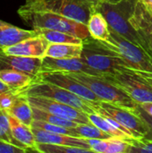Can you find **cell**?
<instances>
[{"instance_id":"5b68a950","label":"cell","mask_w":152,"mask_h":153,"mask_svg":"<svg viewBox=\"0 0 152 153\" xmlns=\"http://www.w3.org/2000/svg\"><path fill=\"white\" fill-rule=\"evenodd\" d=\"M67 74L86 85L101 101L108 102L131 110H134L138 106V104L123 90L108 81L102 75H94L85 73Z\"/></svg>"},{"instance_id":"1f68e13d","label":"cell","mask_w":152,"mask_h":153,"mask_svg":"<svg viewBox=\"0 0 152 153\" xmlns=\"http://www.w3.org/2000/svg\"><path fill=\"white\" fill-rule=\"evenodd\" d=\"M18 93L12 91L0 93V109L7 112L14 103Z\"/></svg>"},{"instance_id":"e575fe53","label":"cell","mask_w":152,"mask_h":153,"mask_svg":"<svg viewBox=\"0 0 152 153\" xmlns=\"http://www.w3.org/2000/svg\"><path fill=\"white\" fill-rule=\"evenodd\" d=\"M135 110L137 111V113L143 118V120L147 123V125L149 126V127L151 128V130L152 131V117L151 116H150L149 114H147L140 106H139V104H138V106H137V108H135Z\"/></svg>"},{"instance_id":"484cf974","label":"cell","mask_w":152,"mask_h":153,"mask_svg":"<svg viewBox=\"0 0 152 153\" xmlns=\"http://www.w3.org/2000/svg\"><path fill=\"white\" fill-rule=\"evenodd\" d=\"M75 132L78 135L84 139H101V140H108L112 138L110 135L103 132L98 126L93 124H78L74 128Z\"/></svg>"},{"instance_id":"9c48e42d","label":"cell","mask_w":152,"mask_h":153,"mask_svg":"<svg viewBox=\"0 0 152 153\" xmlns=\"http://www.w3.org/2000/svg\"><path fill=\"white\" fill-rule=\"evenodd\" d=\"M98 113L102 116H108L116 120L128 131H130L135 139L152 136L151 128L135 109L131 110L102 101L98 107Z\"/></svg>"},{"instance_id":"f546056e","label":"cell","mask_w":152,"mask_h":153,"mask_svg":"<svg viewBox=\"0 0 152 153\" xmlns=\"http://www.w3.org/2000/svg\"><path fill=\"white\" fill-rule=\"evenodd\" d=\"M128 153H152V136L133 139L130 142Z\"/></svg>"},{"instance_id":"e0dca14e","label":"cell","mask_w":152,"mask_h":153,"mask_svg":"<svg viewBox=\"0 0 152 153\" xmlns=\"http://www.w3.org/2000/svg\"><path fill=\"white\" fill-rule=\"evenodd\" d=\"M39 35L36 30H24L0 20V48L13 46L26 39Z\"/></svg>"},{"instance_id":"52a82bcc","label":"cell","mask_w":152,"mask_h":153,"mask_svg":"<svg viewBox=\"0 0 152 153\" xmlns=\"http://www.w3.org/2000/svg\"><path fill=\"white\" fill-rule=\"evenodd\" d=\"M100 0H37L26 6L51 11L87 25L91 14L96 11Z\"/></svg>"},{"instance_id":"44dd1931","label":"cell","mask_w":152,"mask_h":153,"mask_svg":"<svg viewBox=\"0 0 152 153\" xmlns=\"http://www.w3.org/2000/svg\"><path fill=\"white\" fill-rule=\"evenodd\" d=\"M7 113L11 114L22 123L29 126H31V124L34 120L32 106L29 102L26 96L19 93L14 103L13 104L12 108L7 111Z\"/></svg>"},{"instance_id":"cb8c5ba5","label":"cell","mask_w":152,"mask_h":153,"mask_svg":"<svg viewBox=\"0 0 152 153\" xmlns=\"http://www.w3.org/2000/svg\"><path fill=\"white\" fill-rule=\"evenodd\" d=\"M36 30L39 32V34L42 35L49 43H59V44H82L83 43V39L64 31L47 30V29H39Z\"/></svg>"},{"instance_id":"8fae6325","label":"cell","mask_w":152,"mask_h":153,"mask_svg":"<svg viewBox=\"0 0 152 153\" xmlns=\"http://www.w3.org/2000/svg\"><path fill=\"white\" fill-rule=\"evenodd\" d=\"M26 97L32 107L38 108L39 109L54 114L60 117L69 119L78 124L90 123L87 113L78 108H75L72 106L44 97H34V96H26Z\"/></svg>"},{"instance_id":"83f0119b","label":"cell","mask_w":152,"mask_h":153,"mask_svg":"<svg viewBox=\"0 0 152 153\" xmlns=\"http://www.w3.org/2000/svg\"><path fill=\"white\" fill-rule=\"evenodd\" d=\"M0 139L9 143H12L13 145H16L20 148H22L26 150L27 152H30L29 150L23 144H22L20 142H18L14 138L12 129H11L10 123H9L7 113L2 109H0Z\"/></svg>"},{"instance_id":"4dcf8cb0","label":"cell","mask_w":152,"mask_h":153,"mask_svg":"<svg viewBox=\"0 0 152 153\" xmlns=\"http://www.w3.org/2000/svg\"><path fill=\"white\" fill-rule=\"evenodd\" d=\"M130 142L120 138H110L106 153H128Z\"/></svg>"},{"instance_id":"f1b7e54d","label":"cell","mask_w":152,"mask_h":153,"mask_svg":"<svg viewBox=\"0 0 152 153\" xmlns=\"http://www.w3.org/2000/svg\"><path fill=\"white\" fill-rule=\"evenodd\" d=\"M31 127L39 128V129H41V130H44V131H47L49 133L62 134H67V135H73V136L80 137L73 128H67V127L53 125V124H50V123H47L45 121H41V120L34 119L32 124H31Z\"/></svg>"},{"instance_id":"277c9868","label":"cell","mask_w":152,"mask_h":153,"mask_svg":"<svg viewBox=\"0 0 152 153\" xmlns=\"http://www.w3.org/2000/svg\"><path fill=\"white\" fill-rule=\"evenodd\" d=\"M123 90L137 104L152 102V74L123 67L113 74L102 75Z\"/></svg>"},{"instance_id":"d4e9b609","label":"cell","mask_w":152,"mask_h":153,"mask_svg":"<svg viewBox=\"0 0 152 153\" xmlns=\"http://www.w3.org/2000/svg\"><path fill=\"white\" fill-rule=\"evenodd\" d=\"M32 109H33V117H34V119H37V120L45 121V122H47V123H50L53 125H56V126H64V127H67V128H74L78 125V123H76V122L60 117L58 116L48 113L47 111L38 108L32 107Z\"/></svg>"},{"instance_id":"5bb4252c","label":"cell","mask_w":152,"mask_h":153,"mask_svg":"<svg viewBox=\"0 0 152 153\" xmlns=\"http://www.w3.org/2000/svg\"><path fill=\"white\" fill-rule=\"evenodd\" d=\"M64 72V73H85L94 75H101L87 65L82 57L73 58H54L44 56L42 58L41 72Z\"/></svg>"},{"instance_id":"d6a6232c","label":"cell","mask_w":152,"mask_h":153,"mask_svg":"<svg viewBox=\"0 0 152 153\" xmlns=\"http://www.w3.org/2000/svg\"><path fill=\"white\" fill-rule=\"evenodd\" d=\"M109 140V139H108ZM108 140L101 139H86L93 153H106L108 146Z\"/></svg>"},{"instance_id":"6da1fadb","label":"cell","mask_w":152,"mask_h":153,"mask_svg":"<svg viewBox=\"0 0 152 153\" xmlns=\"http://www.w3.org/2000/svg\"><path fill=\"white\" fill-rule=\"evenodd\" d=\"M18 14L33 30L47 29L64 31L83 40L91 37L86 24L51 11L32 9L23 4L18 9Z\"/></svg>"},{"instance_id":"603a6c76","label":"cell","mask_w":152,"mask_h":153,"mask_svg":"<svg viewBox=\"0 0 152 153\" xmlns=\"http://www.w3.org/2000/svg\"><path fill=\"white\" fill-rule=\"evenodd\" d=\"M88 117L91 124L98 126L99 129H101L103 132H105L106 134H108L113 138H120L128 142H131L133 139L128 136L127 134H125V133H123L122 131L118 130L116 127H115L105 117H103L99 113H97V112L90 113V114H88Z\"/></svg>"},{"instance_id":"7c38bea8","label":"cell","mask_w":152,"mask_h":153,"mask_svg":"<svg viewBox=\"0 0 152 153\" xmlns=\"http://www.w3.org/2000/svg\"><path fill=\"white\" fill-rule=\"evenodd\" d=\"M130 22L140 38L142 48L152 57V16L140 0L136 3Z\"/></svg>"},{"instance_id":"ab89813d","label":"cell","mask_w":152,"mask_h":153,"mask_svg":"<svg viewBox=\"0 0 152 153\" xmlns=\"http://www.w3.org/2000/svg\"><path fill=\"white\" fill-rule=\"evenodd\" d=\"M37 0H26V3L25 4H32L34 2H36Z\"/></svg>"},{"instance_id":"8d00e7d4","label":"cell","mask_w":152,"mask_h":153,"mask_svg":"<svg viewBox=\"0 0 152 153\" xmlns=\"http://www.w3.org/2000/svg\"><path fill=\"white\" fill-rule=\"evenodd\" d=\"M11 91L1 80H0V92H5V91Z\"/></svg>"},{"instance_id":"30bf717a","label":"cell","mask_w":152,"mask_h":153,"mask_svg":"<svg viewBox=\"0 0 152 153\" xmlns=\"http://www.w3.org/2000/svg\"><path fill=\"white\" fill-rule=\"evenodd\" d=\"M36 81L47 82L57 86H60L73 94L95 104H100L102 101L93 93L86 85L64 72H45L42 71L39 74ZM35 82V81H34Z\"/></svg>"},{"instance_id":"4316f807","label":"cell","mask_w":152,"mask_h":153,"mask_svg":"<svg viewBox=\"0 0 152 153\" xmlns=\"http://www.w3.org/2000/svg\"><path fill=\"white\" fill-rule=\"evenodd\" d=\"M36 149H37V152L41 153H93L92 151L84 148L61 145V144L40 143H37Z\"/></svg>"},{"instance_id":"d590c367","label":"cell","mask_w":152,"mask_h":153,"mask_svg":"<svg viewBox=\"0 0 152 153\" xmlns=\"http://www.w3.org/2000/svg\"><path fill=\"white\" fill-rule=\"evenodd\" d=\"M139 106L150 116L152 117V102H146V103H142L139 104Z\"/></svg>"},{"instance_id":"836d02e7","label":"cell","mask_w":152,"mask_h":153,"mask_svg":"<svg viewBox=\"0 0 152 153\" xmlns=\"http://www.w3.org/2000/svg\"><path fill=\"white\" fill-rule=\"evenodd\" d=\"M27 151L0 139V153H26Z\"/></svg>"},{"instance_id":"4fadbf2b","label":"cell","mask_w":152,"mask_h":153,"mask_svg":"<svg viewBox=\"0 0 152 153\" xmlns=\"http://www.w3.org/2000/svg\"><path fill=\"white\" fill-rule=\"evenodd\" d=\"M42 69V58L6 54L0 48V71L14 70L25 73L37 79ZM36 81V80H35Z\"/></svg>"},{"instance_id":"74e56055","label":"cell","mask_w":152,"mask_h":153,"mask_svg":"<svg viewBox=\"0 0 152 153\" xmlns=\"http://www.w3.org/2000/svg\"><path fill=\"white\" fill-rule=\"evenodd\" d=\"M143 4V3H142ZM144 4V6L147 8V10L149 11V13L151 14L152 16V2L151 3H146V4Z\"/></svg>"},{"instance_id":"b9f144b4","label":"cell","mask_w":152,"mask_h":153,"mask_svg":"<svg viewBox=\"0 0 152 153\" xmlns=\"http://www.w3.org/2000/svg\"><path fill=\"white\" fill-rule=\"evenodd\" d=\"M0 93H2V92H0Z\"/></svg>"},{"instance_id":"f35d334b","label":"cell","mask_w":152,"mask_h":153,"mask_svg":"<svg viewBox=\"0 0 152 153\" xmlns=\"http://www.w3.org/2000/svg\"><path fill=\"white\" fill-rule=\"evenodd\" d=\"M142 3H143V4H146V3H151L152 0H140Z\"/></svg>"},{"instance_id":"3957f363","label":"cell","mask_w":152,"mask_h":153,"mask_svg":"<svg viewBox=\"0 0 152 153\" xmlns=\"http://www.w3.org/2000/svg\"><path fill=\"white\" fill-rule=\"evenodd\" d=\"M82 59L101 75L113 74L123 67L131 68L129 64L103 41L90 37L82 43Z\"/></svg>"},{"instance_id":"60d3db41","label":"cell","mask_w":152,"mask_h":153,"mask_svg":"<svg viewBox=\"0 0 152 153\" xmlns=\"http://www.w3.org/2000/svg\"><path fill=\"white\" fill-rule=\"evenodd\" d=\"M100 1H106V2H117L119 0H100Z\"/></svg>"},{"instance_id":"d6986e66","label":"cell","mask_w":152,"mask_h":153,"mask_svg":"<svg viewBox=\"0 0 152 153\" xmlns=\"http://www.w3.org/2000/svg\"><path fill=\"white\" fill-rule=\"evenodd\" d=\"M0 80L13 92L20 93L36 79L30 74L14 70L0 71Z\"/></svg>"},{"instance_id":"2e32d148","label":"cell","mask_w":152,"mask_h":153,"mask_svg":"<svg viewBox=\"0 0 152 153\" xmlns=\"http://www.w3.org/2000/svg\"><path fill=\"white\" fill-rule=\"evenodd\" d=\"M31 129L35 135L37 143L73 146V147L84 148V149L92 151L90 149V144L84 138L73 136V135H67V134H62L49 133V132H47L39 128H35V127H31Z\"/></svg>"},{"instance_id":"8992f818","label":"cell","mask_w":152,"mask_h":153,"mask_svg":"<svg viewBox=\"0 0 152 153\" xmlns=\"http://www.w3.org/2000/svg\"><path fill=\"white\" fill-rule=\"evenodd\" d=\"M19 94L25 96L44 97L51 99L72 106L87 114L95 112L98 113V107L99 105L90 102L60 86L43 81L33 82L26 89L22 91Z\"/></svg>"},{"instance_id":"7402d4cb","label":"cell","mask_w":152,"mask_h":153,"mask_svg":"<svg viewBox=\"0 0 152 153\" xmlns=\"http://www.w3.org/2000/svg\"><path fill=\"white\" fill-rule=\"evenodd\" d=\"M82 44H59L50 43L46 51L45 56L54 58H73L81 57Z\"/></svg>"},{"instance_id":"ac0fdd59","label":"cell","mask_w":152,"mask_h":153,"mask_svg":"<svg viewBox=\"0 0 152 153\" xmlns=\"http://www.w3.org/2000/svg\"><path fill=\"white\" fill-rule=\"evenodd\" d=\"M7 116L14 138L22 144H23L29 150V152H37V142L31 126L22 123L9 113H7Z\"/></svg>"},{"instance_id":"9a60e30c","label":"cell","mask_w":152,"mask_h":153,"mask_svg":"<svg viewBox=\"0 0 152 153\" xmlns=\"http://www.w3.org/2000/svg\"><path fill=\"white\" fill-rule=\"evenodd\" d=\"M49 44L50 43L42 35L39 34L2 49L6 54L10 55L43 58L46 56V51Z\"/></svg>"},{"instance_id":"ffe728a7","label":"cell","mask_w":152,"mask_h":153,"mask_svg":"<svg viewBox=\"0 0 152 153\" xmlns=\"http://www.w3.org/2000/svg\"><path fill=\"white\" fill-rule=\"evenodd\" d=\"M87 27L90 36L95 39L100 41H107L110 38L109 25L106 18L100 12L95 11L91 14L87 23Z\"/></svg>"},{"instance_id":"ba28073f","label":"cell","mask_w":152,"mask_h":153,"mask_svg":"<svg viewBox=\"0 0 152 153\" xmlns=\"http://www.w3.org/2000/svg\"><path fill=\"white\" fill-rule=\"evenodd\" d=\"M110 29V38L103 41L108 47L116 51L131 68L152 74V57L141 47L129 41L113 29Z\"/></svg>"},{"instance_id":"7a4b0ae2","label":"cell","mask_w":152,"mask_h":153,"mask_svg":"<svg viewBox=\"0 0 152 153\" xmlns=\"http://www.w3.org/2000/svg\"><path fill=\"white\" fill-rule=\"evenodd\" d=\"M138 0H119L117 2L99 1L96 11L100 12L111 29L118 34L141 47L140 38L130 22ZM142 48V47H141Z\"/></svg>"}]
</instances>
